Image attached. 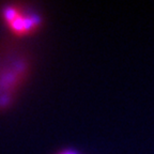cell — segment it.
<instances>
[{
	"label": "cell",
	"instance_id": "cell-1",
	"mask_svg": "<svg viewBox=\"0 0 154 154\" xmlns=\"http://www.w3.org/2000/svg\"><path fill=\"white\" fill-rule=\"evenodd\" d=\"M0 18L9 32L16 38H27L41 30L43 15L24 3L10 2L0 7Z\"/></svg>",
	"mask_w": 154,
	"mask_h": 154
},
{
	"label": "cell",
	"instance_id": "cell-2",
	"mask_svg": "<svg viewBox=\"0 0 154 154\" xmlns=\"http://www.w3.org/2000/svg\"><path fill=\"white\" fill-rule=\"evenodd\" d=\"M58 154H80V153L78 151H76V150H74V149H65V150L60 151Z\"/></svg>",
	"mask_w": 154,
	"mask_h": 154
}]
</instances>
